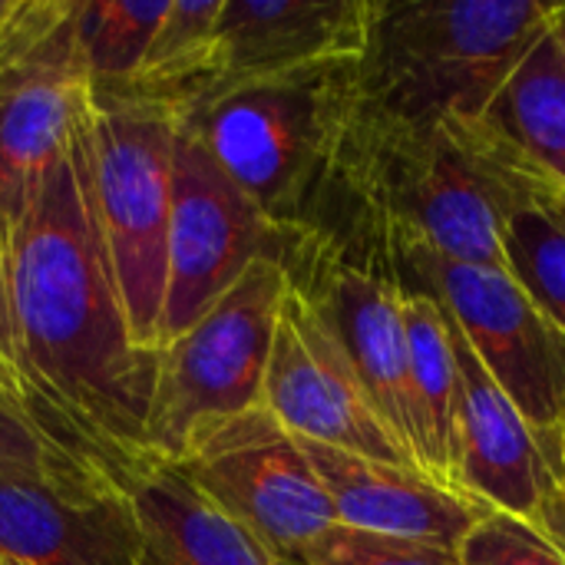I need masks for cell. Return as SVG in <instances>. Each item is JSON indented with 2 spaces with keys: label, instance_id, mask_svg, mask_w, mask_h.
<instances>
[{
  "label": "cell",
  "instance_id": "cell-1",
  "mask_svg": "<svg viewBox=\"0 0 565 565\" xmlns=\"http://www.w3.org/2000/svg\"><path fill=\"white\" fill-rule=\"evenodd\" d=\"M10 324L26 420L63 454L129 487L152 470L159 351H142L86 189L79 126L7 245Z\"/></svg>",
  "mask_w": 565,
  "mask_h": 565
},
{
  "label": "cell",
  "instance_id": "cell-2",
  "mask_svg": "<svg viewBox=\"0 0 565 565\" xmlns=\"http://www.w3.org/2000/svg\"><path fill=\"white\" fill-rule=\"evenodd\" d=\"M540 169L487 119L407 122L358 103L334 166L364 248L407 238L454 262L507 268L500 225Z\"/></svg>",
  "mask_w": 565,
  "mask_h": 565
},
{
  "label": "cell",
  "instance_id": "cell-3",
  "mask_svg": "<svg viewBox=\"0 0 565 565\" xmlns=\"http://www.w3.org/2000/svg\"><path fill=\"white\" fill-rule=\"evenodd\" d=\"M556 10L543 0H381L354 66L358 103L407 122L483 119Z\"/></svg>",
  "mask_w": 565,
  "mask_h": 565
},
{
  "label": "cell",
  "instance_id": "cell-4",
  "mask_svg": "<svg viewBox=\"0 0 565 565\" xmlns=\"http://www.w3.org/2000/svg\"><path fill=\"white\" fill-rule=\"evenodd\" d=\"M354 66L248 83L182 119L281 235L311 228V209L334 185L338 152L358 109Z\"/></svg>",
  "mask_w": 565,
  "mask_h": 565
},
{
  "label": "cell",
  "instance_id": "cell-5",
  "mask_svg": "<svg viewBox=\"0 0 565 565\" xmlns=\"http://www.w3.org/2000/svg\"><path fill=\"white\" fill-rule=\"evenodd\" d=\"M179 122L182 116L172 106L96 89H89L79 119L93 215L129 334L142 351H159L172 142Z\"/></svg>",
  "mask_w": 565,
  "mask_h": 565
},
{
  "label": "cell",
  "instance_id": "cell-6",
  "mask_svg": "<svg viewBox=\"0 0 565 565\" xmlns=\"http://www.w3.org/2000/svg\"><path fill=\"white\" fill-rule=\"evenodd\" d=\"M285 288L281 258L262 255L185 334L159 348L146 430L156 467H172L195 437L262 407Z\"/></svg>",
  "mask_w": 565,
  "mask_h": 565
},
{
  "label": "cell",
  "instance_id": "cell-7",
  "mask_svg": "<svg viewBox=\"0 0 565 565\" xmlns=\"http://www.w3.org/2000/svg\"><path fill=\"white\" fill-rule=\"evenodd\" d=\"M394 278L444 305L460 334L540 434H565V331H559L507 268L454 262L427 245L394 238L371 248Z\"/></svg>",
  "mask_w": 565,
  "mask_h": 565
},
{
  "label": "cell",
  "instance_id": "cell-8",
  "mask_svg": "<svg viewBox=\"0 0 565 565\" xmlns=\"http://www.w3.org/2000/svg\"><path fill=\"white\" fill-rule=\"evenodd\" d=\"M89 103L73 3L20 0L0 33V232L26 222Z\"/></svg>",
  "mask_w": 565,
  "mask_h": 565
},
{
  "label": "cell",
  "instance_id": "cell-9",
  "mask_svg": "<svg viewBox=\"0 0 565 565\" xmlns=\"http://www.w3.org/2000/svg\"><path fill=\"white\" fill-rule=\"evenodd\" d=\"M172 467L278 563L301 559L311 543L338 526L301 440L265 407L205 430Z\"/></svg>",
  "mask_w": 565,
  "mask_h": 565
},
{
  "label": "cell",
  "instance_id": "cell-10",
  "mask_svg": "<svg viewBox=\"0 0 565 565\" xmlns=\"http://www.w3.org/2000/svg\"><path fill=\"white\" fill-rule=\"evenodd\" d=\"M281 245L285 235L218 169L195 129L179 122L172 142L159 348L185 334L255 258H281Z\"/></svg>",
  "mask_w": 565,
  "mask_h": 565
},
{
  "label": "cell",
  "instance_id": "cell-11",
  "mask_svg": "<svg viewBox=\"0 0 565 565\" xmlns=\"http://www.w3.org/2000/svg\"><path fill=\"white\" fill-rule=\"evenodd\" d=\"M444 318L460 377V457L454 487L520 520L565 553V434H540L480 364L457 321L447 311Z\"/></svg>",
  "mask_w": 565,
  "mask_h": 565
},
{
  "label": "cell",
  "instance_id": "cell-12",
  "mask_svg": "<svg viewBox=\"0 0 565 565\" xmlns=\"http://www.w3.org/2000/svg\"><path fill=\"white\" fill-rule=\"evenodd\" d=\"M262 407L298 440L417 467L377 414L321 311L291 281L278 308Z\"/></svg>",
  "mask_w": 565,
  "mask_h": 565
},
{
  "label": "cell",
  "instance_id": "cell-13",
  "mask_svg": "<svg viewBox=\"0 0 565 565\" xmlns=\"http://www.w3.org/2000/svg\"><path fill=\"white\" fill-rule=\"evenodd\" d=\"M129 487L93 470L0 473V556L20 565H142Z\"/></svg>",
  "mask_w": 565,
  "mask_h": 565
},
{
  "label": "cell",
  "instance_id": "cell-14",
  "mask_svg": "<svg viewBox=\"0 0 565 565\" xmlns=\"http://www.w3.org/2000/svg\"><path fill=\"white\" fill-rule=\"evenodd\" d=\"M377 3L381 0H222L212 89L202 103L248 83L358 63Z\"/></svg>",
  "mask_w": 565,
  "mask_h": 565
},
{
  "label": "cell",
  "instance_id": "cell-15",
  "mask_svg": "<svg viewBox=\"0 0 565 565\" xmlns=\"http://www.w3.org/2000/svg\"><path fill=\"white\" fill-rule=\"evenodd\" d=\"M301 447L331 497L338 526L344 530L460 553L463 540L490 513V507L437 483L417 467L384 463L308 440H301Z\"/></svg>",
  "mask_w": 565,
  "mask_h": 565
},
{
  "label": "cell",
  "instance_id": "cell-16",
  "mask_svg": "<svg viewBox=\"0 0 565 565\" xmlns=\"http://www.w3.org/2000/svg\"><path fill=\"white\" fill-rule=\"evenodd\" d=\"M142 526V565H278L175 467H152L129 483Z\"/></svg>",
  "mask_w": 565,
  "mask_h": 565
},
{
  "label": "cell",
  "instance_id": "cell-17",
  "mask_svg": "<svg viewBox=\"0 0 565 565\" xmlns=\"http://www.w3.org/2000/svg\"><path fill=\"white\" fill-rule=\"evenodd\" d=\"M404 324L411 358V404H414V460L444 487H454L460 434H457V358L447 331L444 308L424 295L404 288ZM457 490V487H454Z\"/></svg>",
  "mask_w": 565,
  "mask_h": 565
},
{
  "label": "cell",
  "instance_id": "cell-18",
  "mask_svg": "<svg viewBox=\"0 0 565 565\" xmlns=\"http://www.w3.org/2000/svg\"><path fill=\"white\" fill-rule=\"evenodd\" d=\"M483 119L565 189V46L553 26L520 60Z\"/></svg>",
  "mask_w": 565,
  "mask_h": 565
},
{
  "label": "cell",
  "instance_id": "cell-19",
  "mask_svg": "<svg viewBox=\"0 0 565 565\" xmlns=\"http://www.w3.org/2000/svg\"><path fill=\"white\" fill-rule=\"evenodd\" d=\"M218 13L222 0H172L136 76L106 93L152 99L185 119L212 89Z\"/></svg>",
  "mask_w": 565,
  "mask_h": 565
},
{
  "label": "cell",
  "instance_id": "cell-20",
  "mask_svg": "<svg viewBox=\"0 0 565 565\" xmlns=\"http://www.w3.org/2000/svg\"><path fill=\"white\" fill-rule=\"evenodd\" d=\"M507 271L530 301L565 331V212L559 185L536 172L510 202L500 225Z\"/></svg>",
  "mask_w": 565,
  "mask_h": 565
},
{
  "label": "cell",
  "instance_id": "cell-21",
  "mask_svg": "<svg viewBox=\"0 0 565 565\" xmlns=\"http://www.w3.org/2000/svg\"><path fill=\"white\" fill-rule=\"evenodd\" d=\"M172 0H89L73 3V33L89 89L106 93L126 86L142 66L156 30Z\"/></svg>",
  "mask_w": 565,
  "mask_h": 565
},
{
  "label": "cell",
  "instance_id": "cell-22",
  "mask_svg": "<svg viewBox=\"0 0 565 565\" xmlns=\"http://www.w3.org/2000/svg\"><path fill=\"white\" fill-rule=\"evenodd\" d=\"M305 565H463L457 550L414 543V540H394V536H374L334 526L318 543H311L301 556Z\"/></svg>",
  "mask_w": 565,
  "mask_h": 565
},
{
  "label": "cell",
  "instance_id": "cell-23",
  "mask_svg": "<svg viewBox=\"0 0 565 565\" xmlns=\"http://www.w3.org/2000/svg\"><path fill=\"white\" fill-rule=\"evenodd\" d=\"M463 565H565V553L520 520L490 510L460 546Z\"/></svg>",
  "mask_w": 565,
  "mask_h": 565
},
{
  "label": "cell",
  "instance_id": "cell-24",
  "mask_svg": "<svg viewBox=\"0 0 565 565\" xmlns=\"http://www.w3.org/2000/svg\"><path fill=\"white\" fill-rule=\"evenodd\" d=\"M7 470L50 473V470H93V467L63 454L13 404H7L0 397V473H7ZM93 473H99V470H93Z\"/></svg>",
  "mask_w": 565,
  "mask_h": 565
},
{
  "label": "cell",
  "instance_id": "cell-25",
  "mask_svg": "<svg viewBox=\"0 0 565 565\" xmlns=\"http://www.w3.org/2000/svg\"><path fill=\"white\" fill-rule=\"evenodd\" d=\"M0 387H3V397L23 414V394H20V374H17V351H13V324H10V262H7L3 232H0Z\"/></svg>",
  "mask_w": 565,
  "mask_h": 565
},
{
  "label": "cell",
  "instance_id": "cell-26",
  "mask_svg": "<svg viewBox=\"0 0 565 565\" xmlns=\"http://www.w3.org/2000/svg\"><path fill=\"white\" fill-rule=\"evenodd\" d=\"M17 7H20V0H0V33L10 23V17L17 13Z\"/></svg>",
  "mask_w": 565,
  "mask_h": 565
},
{
  "label": "cell",
  "instance_id": "cell-27",
  "mask_svg": "<svg viewBox=\"0 0 565 565\" xmlns=\"http://www.w3.org/2000/svg\"><path fill=\"white\" fill-rule=\"evenodd\" d=\"M553 30L559 33V40H563V46H565V0H559V10H556V20H553Z\"/></svg>",
  "mask_w": 565,
  "mask_h": 565
},
{
  "label": "cell",
  "instance_id": "cell-28",
  "mask_svg": "<svg viewBox=\"0 0 565 565\" xmlns=\"http://www.w3.org/2000/svg\"><path fill=\"white\" fill-rule=\"evenodd\" d=\"M559 205H563V212H565V189L559 185Z\"/></svg>",
  "mask_w": 565,
  "mask_h": 565
},
{
  "label": "cell",
  "instance_id": "cell-29",
  "mask_svg": "<svg viewBox=\"0 0 565 565\" xmlns=\"http://www.w3.org/2000/svg\"><path fill=\"white\" fill-rule=\"evenodd\" d=\"M0 565H20V563H13V559H7V556H0Z\"/></svg>",
  "mask_w": 565,
  "mask_h": 565
},
{
  "label": "cell",
  "instance_id": "cell-30",
  "mask_svg": "<svg viewBox=\"0 0 565 565\" xmlns=\"http://www.w3.org/2000/svg\"><path fill=\"white\" fill-rule=\"evenodd\" d=\"M278 565H305L301 559H288V563H278Z\"/></svg>",
  "mask_w": 565,
  "mask_h": 565
},
{
  "label": "cell",
  "instance_id": "cell-31",
  "mask_svg": "<svg viewBox=\"0 0 565 565\" xmlns=\"http://www.w3.org/2000/svg\"><path fill=\"white\" fill-rule=\"evenodd\" d=\"M0 397H3V387H0ZM3 401H7V397H3ZM7 404H10V401H7Z\"/></svg>",
  "mask_w": 565,
  "mask_h": 565
}]
</instances>
